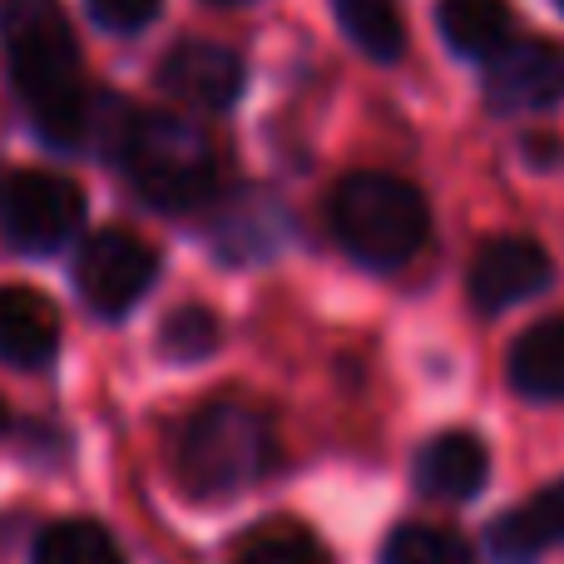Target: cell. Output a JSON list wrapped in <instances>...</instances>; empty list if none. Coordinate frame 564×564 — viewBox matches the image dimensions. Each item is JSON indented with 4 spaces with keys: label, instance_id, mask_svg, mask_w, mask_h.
I'll use <instances>...</instances> for the list:
<instances>
[{
    "label": "cell",
    "instance_id": "obj_1",
    "mask_svg": "<svg viewBox=\"0 0 564 564\" xmlns=\"http://www.w3.org/2000/svg\"><path fill=\"white\" fill-rule=\"evenodd\" d=\"M0 50L40 134L55 149L89 144L95 99L79 79V45L59 0H0Z\"/></svg>",
    "mask_w": 564,
    "mask_h": 564
},
{
    "label": "cell",
    "instance_id": "obj_2",
    "mask_svg": "<svg viewBox=\"0 0 564 564\" xmlns=\"http://www.w3.org/2000/svg\"><path fill=\"white\" fill-rule=\"evenodd\" d=\"M139 198L164 214H188L218 184V154L194 119L178 115H129L115 154Z\"/></svg>",
    "mask_w": 564,
    "mask_h": 564
},
{
    "label": "cell",
    "instance_id": "obj_3",
    "mask_svg": "<svg viewBox=\"0 0 564 564\" xmlns=\"http://www.w3.org/2000/svg\"><path fill=\"white\" fill-rule=\"evenodd\" d=\"M332 234L357 263L401 268L431 234L426 198L397 174H347L332 188Z\"/></svg>",
    "mask_w": 564,
    "mask_h": 564
},
{
    "label": "cell",
    "instance_id": "obj_4",
    "mask_svg": "<svg viewBox=\"0 0 564 564\" xmlns=\"http://www.w3.org/2000/svg\"><path fill=\"white\" fill-rule=\"evenodd\" d=\"M273 466V431L243 401H214L178 436V480L198 500H228Z\"/></svg>",
    "mask_w": 564,
    "mask_h": 564
},
{
    "label": "cell",
    "instance_id": "obj_5",
    "mask_svg": "<svg viewBox=\"0 0 564 564\" xmlns=\"http://www.w3.org/2000/svg\"><path fill=\"white\" fill-rule=\"evenodd\" d=\"M85 224V194L79 184L40 169H20L0 184V234L20 253H55Z\"/></svg>",
    "mask_w": 564,
    "mask_h": 564
},
{
    "label": "cell",
    "instance_id": "obj_6",
    "mask_svg": "<svg viewBox=\"0 0 564 564\" xmlns=\"http://www.w3.org/2000/svg\"><path fill=\"white\" fill-rule=\"evenodd\" d=\"M159 278V258L144 238L124 234V228H105L79 248L75 282L79 297L99 312V317H119L149 292V282Z\"/></svg>",
    "mask_w": 564,
    "mask_h": 564
},
{
    "label": "cell",
    "instance_id": "obj_7",
    "mask_svg": "<svg viewBox=\"0 0 564 564\" xmlns=\"http://www.w3.org/2000/svg\"><path fill=\"white\" fill-rule=\"evenodd\" d=\"M486 95L496 109H545L564 95V45L535 35H516L490 55Z\"/></svg>",
    "mask_w": 564,
    "mask_h": 564
},
{
    "label": "cell",
    "instance_id": "obj_8",
    "mask_svg": "<svg viewBox=\"0 0 564 564\" xmlns=\"http://www.w3.org/2000/svg\"><path fill=\"white\" fill-rule=\"evenodd\" d=\"M550 282V258L535 238H490L470 263V302L480 312H506L535 297Z\"/></svg>",
    "mask_w": 564,
    "mask_h": 564
},
{
    "label": "cell",
    "instance_id": "obj_9",
    "mask_svg": "<svg viewBox=\"0 0 564 564\" xmlns=\"http://www.w3.org/2000/svg\"><path fill=\"white\" fill-rule=\"evenodd\" d=\"M159 79H164L169 95H178L194 109H228L243 95V59L228 45H214V40H184L164 59Z\"/></svg>",
    "mask_w": 564,
    "mask_h": 564
},
{
    "label": "cell",
    "instance_id": "obj_10",
    "mask_svg": "<svg viewBox=\"0 0 564 564\" xmlns=\"http://www.w3.org/2000/svg\"><path fill=\"white\" fill-rule=\"evenodd\" d=\"M59 351V312L35 288H0V361L35 371Z\"/></svg>",
    "mask_w": 564,
    "mask_h": 564
},
{
    "label": "cell",
    "instance_id": "obj_11",
    "mask_svg": "<svg viewBox=\"0 0 564 564\" xmlns=\"http://www.w3.org/2000/svg\"><path fill=\"white\" fill-rule=\"evenodd\" d=\"M564 545V480L545 486L530 506H516L490 525V560L496 564H535Z\"/></svg>",
    "mask_w": 564,
    "mask_h": 564
},
{
    "label": "cell",
    "instance_id": "obj_12",
    "mask_svg": "<svg viewBox=\"0 0 564 564\" xmlns=\"http://www.w3.org/2000/svg\"><path fill=\"white\" fill-rule=\"evenodd\" d=\"M486 470H490V456L480 446V436H470V431H441L416 456V486L431 500H470L486 486Z\"/></svg>",
    "mask_w": 564,
    "mask_h": 564
},
{
    "label": "cell",
    "instance_id": "obj_13",
    "mask_svg": "<svg viewBox=\"0 0 564 564\" xmlns=\"http://www.w3.org/2000/svg\"><path fill=\"white\" fill-rule=\"evenodd\" d=\"M510 381L530 401H564V317H545L510 347Z\"/></svg>",
    "mask_w": 564,
    "mask_h": 564
},
{
    "label": "cell",
    "instance_id": "obj_14",
    "mask_svg": "<svg viewBox=\"0 0 564 564\" xmlns=\"http://www.w3.org/2000/svg\"><path fill=\"white\" fill-rule=\"evenodd\" d=\"M436 20L446 45L466 59H490L516 40V15L506 0H441Z\"/></svg>",
    "mask_w": 564,
    "mask_h": 564
},
{
    "label": "cell",
    "instance_id": "obj_15",
    "mask_svg": "<svg viewBox=\"0 0 564 564\" xmlns=\"http://www.w3.org/2000/svg\"><path fill=\"white\" fill-rule=\"evenodd\" d=\"M35 564H124V555L95 520H55L35 540Z\"/></svg>",
    "mask_w": 564,
    "mask_h": 564
},
{
    "label": "cell",
    "instance_id": "obj_16",
    "mask_svg": "<svg viewBox=\"0 0 564 564\" xmlns=\"http://www.w3.org/2000/svg\"><path fill=\"white\" fill-rule=\"evenodd\" d=\"M337 6V20L371 59H397L401 45H406V30H401V15L391 0H332Z\"/></svg>",
    "mask_w": 564,
    "mask_h": 564
},
{
    "label": "cell",
    "instance_id": "obj_17",
    "mask_svg": "<svg viewBox=\"0 0 564 564\" xmlns=\"http://www.w3.org/2000/svg\"><path fill=\"white\" fill-rule=\"evenodd\" d=\"M234 564H332V555H327V545H322L312 530L278 520V525L253 530V535L238 545Z\"/></svg>",
    "mask_w": 564,
    "mask_h": 564
},
{
    "label": "cell",
    "instance_id": "obj_18",
    "mask_svg": "<svg viewBox=\"0 0 564 564\" xmlns=\"http://www.w3.org/2000/svg\"><path fill=\"white\" fill-rule=\"evenodd\" d=\"M381 564H476V555L441 525H397L381 545Z\"/></svg>",
    "mask_w": 564,
    "mask_h": 564
},
{
    "label": "cell",
    "instance_id": "obj_19",
    "mask_svg": "<svg viewBox=\"0 0 564 564\" xmlns=\"http://www.w3.org/2000/svg\"><path fill=\"white\" fill-rule=\"evenodd\" d=\"M218 337L224 332H218V317L208 307H178L159 332V351L169 361H204L218 347Z\"/></svg>",
    "mask_w": 564,
    "mask_h": 564
},
{
    "label": "cell",
    "instance_id": "obj_20",
    "mask_svg": "<svg viewBox=\"0 0 564 564\" xmlns=\"http://www.w3.org/2000/svg\"><path fill=\"white\" fill-rule=\"evenodd\" d=\"M159 6L164 0H89V15H95V25L115 30V35H134L159 15Z\"/></svg>",
    "mask_w": 564,
    "mask_h": 564
},
{
    "label": "cell",
    "instance_id": "obj_21",
    "mask_svg": "<svg viewBox=\"0 0 564 564\" xmlns=\"http://www.w3.org/2000/svg\"><path fill=\"white\" fill-rule=\"evenodd\" d=\"M6 431H10V406L0 401V436H6Z\"/></svg>",
    "mask_w": 564,
    "mask_h": 564
},
{
    "label": "cell",
    "instance_id": "obj_22",
    "mask_svg": "<svg viewBox=\"0 0 564 564\" xmlns=\"http://www.w3.org/2000/svg\"><path fill=\"white\" fill-rule=\"evenodd\" d=\"M560 10H564V0H560Z\"/></svg>",
    "mask_w": 564,
    "mask_h": 564
}]
</instances>
